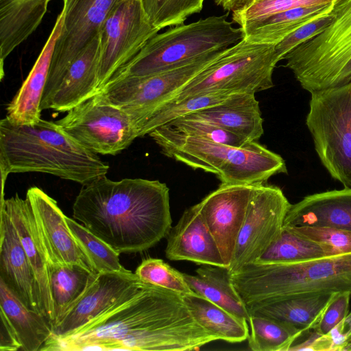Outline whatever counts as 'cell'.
I'll return each instance as SVG.
<instances>
[{
  "instance_id": "cell-1",
  "label": "cell",
  "mask_w": 351,
  "mask_h": 351,
  "mask_svg": "<svg viewBox=\"0 0 351 351\" xmlns=\"http://www.w3.org/2000/svg\"><path fill=\"white\" fill-rule=\"evenodd\" d=\"M217 340L182 294L145 282L74 331L50 337L40 351L198 350Z\"/></svg>"
},
{
  "instance_id": "cell-2",
  "label": "cell",
  "mask_w": 351,
  "mask_h": 351,
  "mask_svg": "<svg viewBox=\"0 0 351 351\" xmlns=\"http://www.w3.org/2000/svg\"><path fill=\"white\" fill-rule=\"evenodd\" d=\"M73 217L119 254L143 252L172 228L169 189L159 180L104 176L82 186Z\"/></svg>"
},
{
  "instance_id": "cell-3",
  "label": "cell",
  "mask_w": 351,
  "mask_h": 351,
  "mask_svg": "<svg viewBox=\"0 0 351 351\" xmlns=\"http://www.w3.org/2000/svg\"><path fill=\"white\" fill-rule=\"evenodd\" d=\"M110 166L54 121L17 125L0 121L1 191L10 173L51 174L82 186L106 176Z\"/></svg>"
},
{
  "instance_id": "cell-4",
  "label": "cell",
  "mask_w": 351,
  "mask_h": 351,
  "mask_svg": "<svg viewBox=\"0 0 351 351\" xmlns=\"http://www.w3.org/2000/svg\"><path fill=\"white\" fill-rule=\"evenodd\" d=\"M148 135L166 156L215 174L223 184H261L287 173L285 160L256 141L235 147L182 134L165 125Z\"/></svg>"
},
{
  "instance_id": "cell-5",
  "label": "cell",
  "mask_w": 351,
  "mask_h": 351,
  "mask_svg": "<svg viewBox=\"0 0 351 351\" xmlns=\"http://www.w3.org/2000/svg\"><path fill=\"white\" fill-rule=\"evenodd\" d=\"M246 306L295 295L351 293V252L289 263L247 264L231 274Z\"/></svg>"
},
{
  "instance_id": "cell-6",
  "label": "cell",
  "mask_w": 351,
  "mask_h": 351,
  "mask_svg": "<svg viewBox=\"0 0 351 351\" xmlns=\"http://www.w3.org/2000/svg\"><path fill=\"white\" fill-rule=\"evenodd\" d=\"M228 15L229 12L208 16L156 34L110 80L160 73L206 53L230 47L243 36L241 27H233L232 22L227 20Z\"/></svg>"
},
{
  "instance_id": "cell-7",
  "label": "cell",
  "mask_w": 351,
  "mask_h": 351,
  "mask_svg": "<svg viewBox=\"0 0 351 351\" xmlns=\"http://www.w3.org/2000/svg\"><path fill=\"white\" fill-rule=\"evenodd\" d=\"M332 21L282 60L309 93L351 82V0H335Z\"/></svg>"
},
{
  "instance_id": "cell-8",
  "label": "cell",
  "mask_w": 351,
  "mask_h": 351,
  "mask_svg": "<svg viewBox=\"0 0 351 351\" xmlns=\"http://www.w3.org/2000/svg\"><path fill=\"white\" fill-rule=\"evenodd\" d=\"M279 61L274 45L242 38L226 49L166 103L207 91L256 94L269 89L274 86L273 72Z\"/></svg>"
},
{
  "instance_id": "cell-9",
  "label": "cell",
  "mask_w": 351,
  "mask_h": 351,
  "mask_svg": "<svg viewBox=\"0 0 351 351\" xmlns=\"http://www.w3.org/2000/svg\"><path fill=\"white\" fill-rule=\"evenodd\" d=\"M311 93L306 125L324 168L351 188V82Z\"/></svg>"
},
{
  "instance_id": "cell-10",
  "label": "cell",
  "mask_w": 351,
  "mask_h": 351,
  "mask_svg": "<svg viewBox=\"0 0 351 351\" xmlns=\"http://www.w3.org/2000/svg\"><path fill=\"white\" fill-rule=\"evenodd\" d=\"M225 50L206 53L160 73L110 80L99 93L129 115L138 138L139 132L152 114Z\"/></svg>"
},
{
  "instance_id": "cell-11",
  "label": "cell",
  "mask_w": 351,
  "mask_h": 351,
  "mask_svg": "<svg viewBox=\"0 0 351 351\" xmlns=\"http://www.w3.org/2000/svg\"><path fill=\"white\" fill-rule=\"evenodd\" d=\"M88 150L115 156L138 138L129 115L98 93L55 121Z\"/></svg>"
},
{
  "instance_id": "cell-12",
  "label": "cell",
  "mask_w": 351,
  "mask_h": 351,
  "mask_svg": "<svg viewBox=\"0 0 351 351\" xmlns=\"http://www.w3.org/2000/svg\"><path fill=\"white\" fill-rule=\"evenodd\" d=\"M123 0H62L64 22L51 59L41 101L49 109L69 67L99 33L112 11Z\"/></svg>"
},
{
  "instance_id": "cell-13",
  "label": "cell",
  "mask_w": 351,
  "mask_h": 351,
  "mask_svg": "<svg viewBox=\"0 0 351 351\" xmlns=\"http://www.w3.org/2000/svg\"><path fill=\"white\" fill-rule=\"evenodd\" d=\"M159 31L141 0H123L118 4L99 31V91Z\"/></svg>"
},
{
  "instance_id": "cell-14",
  "label": "cell",
  "mask_w": 351,
  "mask_h": 351,
  "mask_svg": "<svg viewBox=\"0 0 351 351\" xmlns=\"http://www.w3.org/2000/svg\"><path fill=\"white\" fill-rule=\"evenodd\" d=\"M291 204L278 186L255 185L228 267L231 274L254 263L277 239Z\"/></svg>"
},
{
  "instance_id": "cell-15",
  "label": "cell",
  "mask_w": 351,
  "mask_h": 351,
  "mask_svg": "<svg viewBox=\"0 0 351 351\" xmlns=\"http://www.w3.org/2000/svg\"><path fill=\"white\" fill-rule=\"evenodd\" d=\"M256 184L221 183L198 203L228 267Z\"/></svg>"
},
{
  "instance_id": "cell-16",
  "label": "cell",
  "mask_w": 351,
  "mask_h": 351,
  "mask_svg": "<svg viewBox=\"0 0 351 351\" xmlns=\"http://www.w3.org/2000/svg\"><path fill=\"white\" fill-rule=\"evenodd\" d=\"M25 197L32 207L48 265L76 264L97 273L73 237L57 202L37 186L30 187Z\"/></svg>"
},
{
  "instance_id": "cell-17",
  "label": "cell",
  "mask_w": 351,
  "mask_h": 351,
  "mask_svg": "<svg viewBox=\"0 0 351 351\" xmlns=\"http://www.w3.org/2000/svg\"><path fill=\"white\" fill-rule=\"evenodd\" d=\"M145 283L129 270L98 274L78 302L52 328L51 337H62L74 331Z\"/></svg>"
},
{
  "instance_id": "cell-18",
  "label": "cell",
  "mask_w": 351,
  "mask_h": 351,
  "mask_svg": "<svg viewBox=\"0 0 351 351\" xmlns=\"http://www.w3.org/2000/svg\"><path fill=\"white\" fill-rule=\"evenodd\" d=\"M1 208L8 213L18 232L37 282L40 312L51 325L53 306L49 265L30 204L26 197L22 199L16 193L14 196L1 201Z\"/></svg>"
},
{
  "instance_id": "cell-19",
  "label": "cell",
  "mask_w": 351,
  "mask_h": 351,
  "mask_svg": "<svg viewBox=\"0 0 351 351\" xmlns=\"http://www.w3.org/2000/svg\"><path fill=\"white\" fill-rule=\"evenodd\" d=\"M167 238L165 256L169 260L226 267L198 204L184 210Z\"/></svg>"
},
{
  "instance_id": "cell-20",
  "label": "cell",
  "mask_w": 351,
  "mask_h": 351,
  "mask_svg": "<svg viewBox=\"0 0 351 351\" xmlns=\"http://www.w3.org/2000/svg\"><path fill=\"white\" fill-rule=\"evenodd\" d=\"M0 279L24 305L40 312L34 271L18 232L3 208H1Z\"/></svg>"
},
{
  "instance_id": "cell-21",
  "label": "cell",
  "mask_w": 351,
  "mask_h": 351,
  "mask_svg": "<svg viewBox=\"0 0 351 351\" xmlns=\"http://www.w3.org/2000/svg\"><path fill=\"white\" fill-rule=\"evenodd\" d=\"M63 22L64 12L62 10L32 70L7 106L6 117L14 124L31 125L41 119L43 95L54 47L61 33Z\"/></svg>"
},
{
  "instance_id": "cell-22",
  "label": "cell",
  "mask_w": 351,
  "mask_h": 351,
  "mask_svg": "<svg viewBox=\"0 0 351 351\" xmlns=\"http://www.w3.org/2000/svg\"><path fill=\"white\" fill-rule=\"evenodd\" d=\"M284 226L330 227L351 231V188L304 197L291 204Z\"/></svg>"
},
{
  "instance_id": "cell-23",
  "label": "cell",
  "mask_w": 351,
  "mask_h": 351,
  "mask_svg": "<svg viewBox=\"0 0 351 351\" xmlns=\"http://www.w3.org/2000/svg\"><path fill=\"white\" fill-rule=\"evenodd\" d=\"M99 33L69 67L49 109L67 112L99 93Z\"/></svg>"
},
{
  "instance_id": "cell-24",
  "label": "cell",
  "mask_w": 351,
  "mask_h": 351,
  "mask_svg": "<svg viewBox=\"0 0 351 351\" xmlns=\"http://www.w3.org/2000/svg\"><path fill=\"white\" fill-rule=\"evenodd\" d=\"M190 114L246 142H257L264 133L263 119L255 93H237L223 102Z\"/></svg>"
},
{
  "instance_id": "cell-25",
  "label": "cell",
  "mask_w": 351,
  "mask_h": 351,
  "mask_svg": "<svg viewBox=\"0 0 351 351\" xmlns=\"http://www.w3.org/2000/svg\"><path fill=\"white\" fill-rule=\"evenodd\" d=\"M51 0H0L1 78L5 58L41 23Z\"/></svg>"
},
{
  "instance_id": "cell-26",
  "label": "cell",
  "mask_w": 351,
  "mask_h": 351,
  "mask_svg": "<svg viewBox=\"0 0 351 351\" xmlns=\"http://www.w3.org/2000/svg\"><path fill=\"white\" fill-rule=\"evenodd\" d=\"M333 294L295 295L246 306L250 315L285 322L304 333L314 329Z\"/></svg>"
},
{
  "instance_id": "cell-27",
  "label": "cell",
  "mask_w": 351,
  "mask_h": 351,
  "mask_svg": "<svg viewBox=\"0 0 351 351\" xmlns=\"http://www.w3.org/2000/svg\"><path fill=\"white\" fill-rule=\"evenodd\" d=\"M334 2L297 7L245 24L240 27L243 38L253 43L276 45L304 24L330 12Z\"/></svg>"
},
{
  "instance_id": "cell-28",
  "label": "cell",
  "mask_w": 351,
  "mask_h": 351,
  "mask_svg": "<svg viewBox=\"0 0 351 351\" xmlns=\"http://www.w3.org/2000/svg\"><path fill=\"white\" fill-rule=\"evenodd\" d=\"M195 274H183L192 291L248 322L250 315L232 283L228 267L202 265Z\"/></svg>"
},
{
  "instance_id": "cell-29",
  "label": "cell",
  "mask_w": 351,
  "mask_h": 351,
  "mask_svg": "<svg viewBox=\"0 0 351 351\" xmlns=\"http://www.w3.org/2000/svg\"><path fill=\"white\" fill-rule=\"evenodd\" d=\"M0 310L12 325L23 351H40L52 334L49 319L29 309L0 279Z\"/></svg>"
},
{
  "instance_id": "cell-30",
  "label": "cell",
  "mask_w": 351,
  "mask_h": 351,
  "mask_svg": "<svg viewBox=\"0 0 351 351\" xmlns=\"http://www.w3.org/2000/svg\"><path fill=\"white\" fill-rule=\"evenodd\" d=\"M93 273L76 264H49V278L53 306L52 328L82 298L95 281Z\"/></svg>"
},
{
  "instance_id": "cell-31",
  "label": "cell",
  "mask_w": 351,
  "mask_h": 351,
  "mask_svg": "<svg viewBox=\"0 0 351 351\" xmlns=\"http://www.w3.org/2000/svg\"><path fill=\"white\" fill-rule=\"evenodd\" d=\"M183 300L197 322L219 340L240 343L247 339V322L197 294L182 295Z\"/></svg>"
},
{
  "instance_id": "cell-32",
  "label": "cell",
  "mask_w": 351,
  "mask_h": 351,
  "mask_svg": "<svg viewBox=\"0 0 351 351\" xmlns=\"http://www.w3.org/2000/svg\"><path fill=\"white\" fill-rule=\"evenodd\" d=\"M336 254L331 247L305 237L291 227L284 226L277 239L254 263H297Z\"/></svg>"
},
{
  "instance_id": "cell-33",
  "label": "cell",
  "mask_w": 351,
  "mask_h": 351,
  "mask_svg": "<svg viewBox=\"0 0 351 351\" xmlns=\"http://www.w3.org/2000/svg\"><path fill=\"white\" fill-rule=\"evenodd\" d=\"M248 345L254 351H288L304 334L285 322L270 317L250 315Z\"/></svg>"
},
{
  "instance_id": "cell-34",
  "label": "cell",
  "mask_w": 351,
  "mask_h": 351,
  "mask_svg": "<svg viewBox=\"0 0 351 351\" xmlns=\"http://www.w3.org/2000/svg\"><path fill=\"white\" fill-rule=\"evenodd\" d=\"M237 94L227 90H213L200 93L182 100L166 103L158 108L147 119L138 134V137L148 135L157 128L174 119L195 112L223 102Z\"/></svg>"
},
{
  "instance_id": "cell-35",
  "label": "cell",
  "mask_w": 351,
  "mask_h": 351,
  "mask_svg": "<svg viewBox=\"0 0 351 351\" xmlns=\"http://www.w3.org/2000/svg\"><path fill=\"white\" fill-rule=\"evenodd\" d=\"M66 220L78 245L97 273L128 271L119 261L120 254L90 232L82 224L68 217Z\"/></svg>"
},
{
  "instance_id": "cell-36",
  "label": "cell",
  "mask_w": 351,
  "mask_h": 351,
  "mask_svg": "<svg viewBox=\"0 0 351 351\" xmlns=\"http://www.w3.org/2000/svg\"><path fill=\"white\" fill-rule=\"evenodd\" d=\"M205 0H141L151 23L159 30L183 24L199 13Z\"/></svg>"
},
{
  "instance_id": "cell-37",
  "label": "cell",
  "mask_w": 351,
  "mask_h": 351,
  "mask_svg": "<svg viewBox=\"0 0 351 351\" xmlns=\"http://www.w3.org/2000/svg\"><path fill=\"white\" fill-rule=\"evenodd\" d=\"M335 0H245L234 10L232 20L239 26L300 6L328 4Z\"/></svg>"
},
{
  "instance_id": "cell-38",
  "label": "cell",
  "mask_w": 351,
  "mask_h": 351,
  "mask_svg": "<svg viewBox=\"0 0 351 351\" xmlns=\"http://www.w3.org/2000/svg\"><path fill=\"white\" fill-rule=\"evenodd\" d=\"M142 281L157 285L182 295L195 293L188 285L183 273L178 271L163 260L145 259L135 270Z\"/></svg>"
},
{
  "instance_id": "cell-39",
  "label": "cell",
  "mask_w": 351,
  "mask_h": 351,
  "mask_svg": "<svg viewBox=\"0 0 351 351\" xmlns=\"http://www.w3.org/2000/svg\"><path fill=\"white\" fill-rule=\"evenodd\" d=\"M165 125L182 134L206 138L235 147H241L247 143L213 123L195 117L191 114L174 119Z\"/></svg>"
},
{
  "instance_id": "cell-40",
  "label": "cell",
  "mask_w": 351,
  "mask_h": 351,
  "mask_svg": "<svg viewBox=\"0 0 351 351\" xmlns=\"http://www.w3.org/2000/svg\"><path fill=\"white\" fill-rule=\"evenodd\" d=\"M296 232L331 247L337 254L351 252V231L330 227L289 226Z\"/></svg>"
},
{
  "instance_id": "cell-41",
  "label": "cell",
  "mask_w": 351,
  "mask_h": 351,
  "mask_svg": "<svg viewBox=\"0 0 351 351\" xmlns=\"http://www.w3.org/2000/svg\"><path fill=\"white\" fill-rule=\"evenodd\" d=\"M332 20L333 14L331 10L330 12L304 24L289 34L275 45L276 53L279 60H282L292 49L321 33Z\"/></svg>"
},
{
  "instance_id": "cell-42",
  "label": "cell",
  "mask_w": 351,
  "mask_h": 351,
  "mask_svg": "<svg viewBox=\"0 0 351 351\" xmlns=\"http://www.w3.org/2000/svg\"><path fill=\"white\" fill-rule=\"evenodd\" d=\"M350 298L349 292L335 293L313 330L320 336H328L348 315Z\"/></svg>"
},
{
  "instance_id": "cell-43",
  "label": "cell",
  "mask_w": 351,
  "mask_h": 351,
  "mask_svg": "<svg viewBox=\"0 0 351 351\" xmlns=\"http://www.w3.org/2000/svg\"><path fill=\"white\" fill-rule=\"evenodd\" d=\"M0 350L16 351L21 349L17 335L5 313L0 310Z\"/></svg>"
},
{
  "instance_id": "cell-44",
  "label": "cell",
  "mask_w": 351,
  "mask_h": 351,
  "mask_svg": "<svg viewBox=\"0 0 351 351\" xmlns=\"http://www.w3.org/2000/svg\"><path fill=\"white\" fill-rule=\"evenodd\" d=\"M329 338L331 350H343L351 339V311L346 319L326 336Z\"/></svg>"
},
{
  "instance_id": "cell-45",
  "label": "cell",
  "mask_w": 351,
  "mask_h": 351,
  "mask_svg": "<svg viewBox=\"0 0 351 351\" xmlns=\"http://www.w3.org/2000/svg\"><path fill=\"white\" fill-rule=\"evenodd\" d=\"M217 5L221 7L223 10L230 12L239 7L245 0H214Z\"/></svg>"
},
{
  "instance_id": "cell-46",
  "label": "cell",
  "mask_w": 351,
  "mask_h": 351,
  "mask_svg": "<svg viewBox=\"0 0 351 351\" xmlns=\"http://www.w3.org/2000/svg\"><path fill=\"white\" fill-rule=\"evenodd\" d=\"M343 351H351V339L347 342L344 348H343Z\"/></svg>"
}]
</instances>
